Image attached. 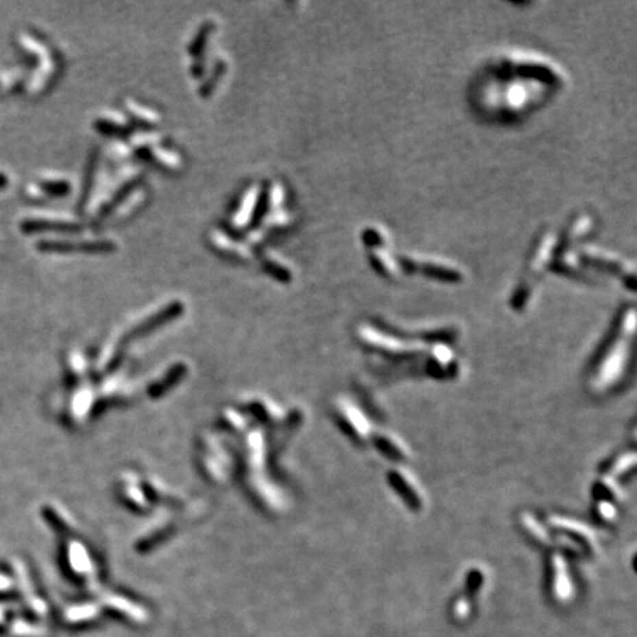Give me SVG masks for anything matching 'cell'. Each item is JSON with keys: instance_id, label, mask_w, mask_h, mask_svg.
<instances>
[{"instance_id": "cell-1", "label": "cell", "mask_w": 637, "mask_h": 637, "mask_svg": "<svg viewBox=\"0 0 637 637\" xmlns=\"http://www.w3.org/2000/svg\"><path fill=\"white\" fill-rule=\"evenodd\" d=\"M564 86L561 70L531 53H509L487 64L475 78L474 104L490 119L530 114Z\"/></svg>"}, {"instance_id": "cell-2", "label": "cell", "mask_w": 637, "mask_h": 637, "mask_svg": "<svg viewBox=\"0 0 637 637\" xmlns=\"http://www.w3.org/2000/svg\"><path fill=\"white\" fill-rule=\"evenodd\" d=\"M5 183V176L0 174V184H3Z\"/></svg>"}]
</instances>
